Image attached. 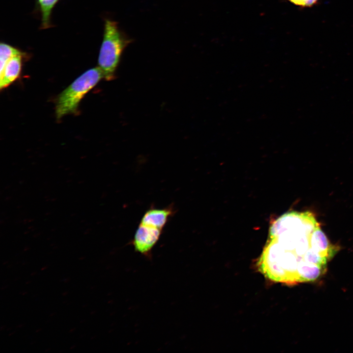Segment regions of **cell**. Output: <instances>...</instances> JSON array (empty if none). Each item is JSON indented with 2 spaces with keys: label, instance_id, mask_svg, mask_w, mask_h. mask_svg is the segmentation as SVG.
I'll list each match as a JSON object with an SVG mask.
<instances>
[{
  "label": "cell",
  "instance_id": "obj_1",
  "mask_svg": "<svg viewBox=\"0 0 353 353\" xmlns=\"http://www.w3.org/2000/svg\"><path fill=\"white\" fill-rule=\"evenodd\" d=\"M339 250L313 213L287 212L272 224L258 266L275 281L289 285L312 282L325 274Z\"/></svg>",
  "mask_w": 353,
  "mask_h": 353
},
{
  "label": "cell",
  "instance_id": "obj_2",
  "mask_svg": "<svg viewBox=\"0 0 353 353\" xmlns=\"http://www.w3.org/2000/svg\"><path fill=\"white\" fill-rule=\"evenodd\" d=\"M132 41L123 31L115 21H105L103 39L98 57L99 67L103 78L111 81L115 78L116 72L126 48Z\"/></svg>",
  "mask_w": 353,
  "mask_h": 353
},
{
  "label": "cell",
  "instance_id": "obj_3",
  "mask_svg": "<svg viewBox=\"0 0 353 353\" xmlns=\"http://www.w3.org/2000/svg\"><path fill=\"white\" fill-rule=\"evenodd\" d=\"M103 73L99 67L84 72L76 78L58 96L55 104V114L57 120L77 111L79 104L84 97L101 79Z\"/></svg>",
  "mask_w": 353,
  "mask_h": 353
},
{
  "label": "cell",
  "instance_id": "obj_4",
  "mask_svg": "<svg viewBox=\"0 0 353 353\" xmlns=\"http://www.w3.org/2000/svg\"><path fill=\"white\" fill-rule=\"evenodd\" d=\"M162 230L139 224L130 244L135 252L151 259V251L162 234Z\"/></svg>",
  "mask_w": 353,
  "mask_h": 353
},
{
  "label": "cell",
  "instance_id": "obj_5",
  "mask_svg": "<svg viewBox=\"0 0 353 353\" xmlns=\"http://www.w3.org/2000/svg\"><path fill=\"white\" fill-rule=\"evenodd\" d=\"M175 213L176 210L172 204L164 208H157L152 205L143 214L140 224L162 230Z\"/></svg>",
  "mask_w": 353,
  "mask_h": 353
},
{
  "label": "cell",
  "instance_id": "obj_6",
  "mask_svg": "<svg viewBox=\"0 0 353 353\" xmlns=\"http://www.w3.org/2000/svg\"><path fill=\"white\" fill-rule=\"evenodd\" d=\"M25 54H19L11 58L0 71V89L2 90L10 85L20 76L23 58Z\"/></svg>",
  "mask_w": 353,
  "mask_h": 353
},
{
  "label": "cell",
  "instance_id": "obj_7",
  "mask_svg": "<svg viewBox=\"0 0 353 353\" xmlns=\"http://www.w3.org/2000/svg\"><path fill=\"white\" fill-rule=\"evenodd\" d=\"M42 15L43 28L50 26V17L52 9L58 0H38Z\"/></svg>",
  "mask_w": 353,
  "mask_h": 353
},
{
  "label": "cell",
  "instance_id": "obj_8",
  "mask_svg": "<svg viewBox=\"0 0 353 353\" xmlns=\"http://www.w3.org/2000/svg\"><path fill=\"white\" fill-rule=\"evenodd\" d=\"M25 54L19 50L4 43H1L0 45V69L1 71L7 62L12 57Z\"/></svg>",
  "mask_w": 353,
  "mask_h": 353
},
{
  "label": "cell",
  "instance_id": "obj_9",
  "mask_svg": "<svg viewBox=\"0 0 353 353\" xmlns=\"http://www.w3.org/2000/svg\"><path fill=\"white\" fill-rule=\"evenodd\" d=\"M291 3L300 7H310L316 4L318 0H287Z\"/></svg>",
  "mask_w": 353,
  "mask_h": 353
}]
</instances>
